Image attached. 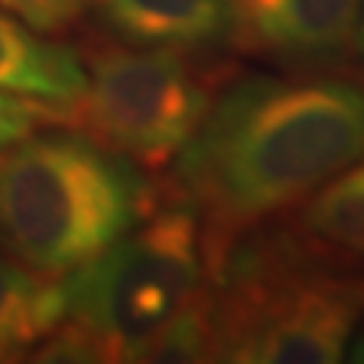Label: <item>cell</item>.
Listing matches in <instances>:
<instances>
[{"mask_svg":"<svg viewBox=\"0 0 364 364\" xmlns=\"http://www.w3.org/2000/svg\"><path fill=\"white\" fill-rule=\"evenodd\" d=\"M364 154V84L248 76L213 95L165 183L200 213L205 267Z\"/></svg>","mask_w":364,"mask_h":364,"instance_id":"1","label":"cell"},{"mask_svg":"<svg viewBox=\"0 0 364 364\" xmlns=\"http://www.w3.org/2000/svg\"><path fill=\"white\" fill-rule=\"evenodd\" d=\"M216 362H340L364 316V275L302 227H251L205 267Z\"/></svg>","mask_w":364,"mask_h":364,"instance_id":"2","label":"cell"},{"mask_svg":"<svg viewBox=\"0 0 364 364\" xmlns=\"http://www.w3.org/2000/svg\"><path fill=\"white\" fill-rule=\"evenodd\" d=\"M159 200L141 165L84 132H30L0 149V251L33 273L78 270Z\"/></svg>","mask_w":364,"mask_h":364,"instance_id":"3","label":"cell"},{"mask_svg":"<svg viewBox=\"0 0 364 364\" xmlns=\"http://www.w3.org/2000/svg\"><path fill=\"white\" fill-rule=\"evenodd\" d=\"M205 281L200 213L162 186L151 213L68 273L65 321L100 346L103 362H127L135 346L203 294Z\"/></svg>","mask_w":364,"mask_h":364,"instance_id":"4","label":"cell"},{"mask_svg":"<svg viewBox=\"0 0 364 364\" xmlns=\"http://www.w3.org/2000/svg\"><path fill=\"white\" fill-rule=\"evenodd\" d=\"M213 95L181 52L95 43L87 49V90L65 108V122L135 165L162 168L195 135Z\"/></svg>","mask_w":364,"mask_h":364,"instance_id":"5","label":"cell"},{"mask_svg":"<svg viewBox=\"0 0 364 364\" xmlns=\"http://www.w3.org/2000/svg\"><path fill=\"white\" fill-rule=\"evenodd\" d=\"M240 52L287 65H332L353 49L362 0H232Z\"/></svg>","mask_w":364,"mask_h":364,"instance_id":"6","label":"cell"},{"mask_svg":"<svg viewBox=\"0 0 364 364\" xmlns=\"http://www.w3.org/2000/svg\"><path fill=\"white\" fill-rule=\"evenodd\" d=\"M97 9L130 46L195 52L232 38V0H97Z\"/></svg>","mask_w":364,"mask_h":364,"instance_id":"7","label":"cell"},{"mask_svg":"<svg viewBox=\"0 0 364 364\" xmlns=\"http://www.w3.org/2000/svg\"><path fill=\"white\" fill-rule=\"evenodd\" d=\"M0 90L65 111L87 90V68L70 46L38 38L0 11Z\"/></svg>","mask_w":364,"mask_h":364,"instance_id":"8","label":"cell"},{"mask_svg":"<svg viewBox=\"0 0 364 364\" xmlns=\"http://www.w3.org/2000/svg\"><path fill=\"white\" fill-rule=\"evenodd\" d=\"M63 318V281L0 254V362L25 359Z\"/></svg>","mask_w":364,"mask_h":364,"instance_id":"9","label":"cell"},{"mask_svg":"<svg viewBox=\"0 0 364 364\" xmlns=\"http://www.w3.org/2000/svg\"><path fill=\"white\" fill-rule=\"evenodd\" d=\"M299 227L340 254L364 257V154L313 192Z\"/></svg>","mask_w":364,"mask_h":364,"instance_id":"10","label":"cell"},{"mask_svg":"<svg viewBox=\"0 0 364 364\" xmlns=\"http://www.w3.org/2000/svg\"><path fill=\"white\" fill-rule=\"evenodd\" d=\"M127 362H216L208 281L203 294L173 321L135 346Z\"/></svg>","mask_w":364,"mask_h":364,"instance_id":"11","label":"cell"},{"mask_svg":"<svg viewBox=\"0 0 364 364\" xmlns=\"http://www.w3.org/2000/svg\"><path fill=\"white\" fill-rule=\"evenodd\" d=\"M95 0H0L9 14L43 36H60L76 27Z\"/></svg>","mask_w":364,"mask_h":364,"instance_id":"12","label":"cell"},{"mask_svg":"<svg viewBox=\"0 0 364 364\" xmlns=\"http://www.w3.org/2000/svg\"><path fill=\"white\" fill-rule=\"evenodd\" d=\"M49 122H65V111L46 103L9 97L0 92V149L22 141L36 127L49 124Z\"/></svg>","mask_w":364,"mask_h":364,"instance_id":"13","label":"cell"},{"mask_svg":"<svg viewBox=\"0 0 364 364\" xmlns=\"http://www.w3.org/2000/svg\"><path fill=\"white\" fill-rule=\"evenodd\" d=\"M348 362H364V316L362 321L356 324L351 335V343H348Z\"/></svg>","mask_w":364,"mask_h":364,"instance_id":"14","label":"cell"},{"mask_svg":"<svg viewBox=\"0 0 364 364\" xmlns=\"http://www.w3.org/2000/svg\"><path fill=\"white\" fill-rule=\"evenodd\" d=\"M353 54L359 60V65L364 70V0H362V11H359V22H356V36H353Z\"/></svg>","mask_w":364,"mask_h":364,"instance_id":"15","label":"cell"}]
</instances>
